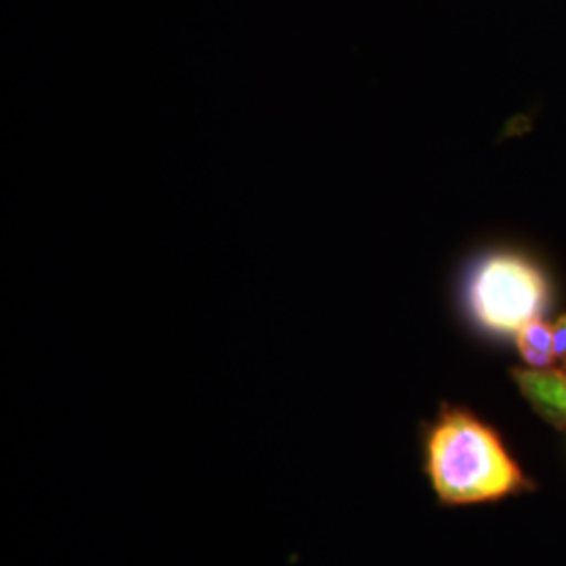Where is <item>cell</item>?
<instances>
[{
	"instance_id": "cell-4",
	"label": "cell",
	"mask_w": 566,
	"mask_h": 566,
	"mask_svg": "<svg viewBox=\"0 0 566 566\" xmlns=\"http://www.w3.org/2000/svg\"><path fill=\"white\" fill-rule=\"evenodd\" d=\"M516 340L526 364L535 369L552 367L556 359V350H554V329L549 325L535 319L516 334Z\"/></svg>"
},
{
	"instance_id": "cell-3",
	"label": "cell",
	"mask_w": 566,
	"mask_h": 566,
	"mask_svg": "<svg viewBox=\"0 0 566 566\" xmlns=\"http://www.w3.org/2000/svg\"><path fill=\"white\" fill-rule=\"evenodd\" d=\"M518 388L523 390L533 409L556 428L566 426V371L565 369H514Z\"/></svg>"
},
{
	"instance_id": "cell-5",
	"label": "cell",
	"mask_w": 566,
	"mask_h": 566,
	"mask_svg": "<svg viewBox=\"0 0 566 566\" xmlns=\"http://www.w3.org/2000/svg\"><path fill=\"white\" fill-rule=\"evenodd\" d=\"M554 329V350L556 359H560L566 369V315L558 319V324L552 327Z\"/></svg>"
},
{
	"instance_id": "cell-2",
	"label": "cell",
	"mask_w": 566,
	"mask_h": 566,
	"mask_svg": "<svg viewBox=\"0 0 566 566\" xmlns=\"http://www.w3.org/2000/svg\"><path fill=\"white\" fill-rule=\"evenodd\" d=\"M546 303L544 273L525 259L504 252L474 264L462 287L465 315L489 334H518L539 319Z\"/></svg>"
},
{
	"instance_id": "cell-1",
	"label": "cell",
	"mask_w": 566,
	"mask_h": 566,
	"mask_svg": "<svg viewBox=\"0 0 566 566\" xmlns=\"http://www.w3.org/2000/svg\"><path fill=\"white\" fill-rule=\"evenodd\" d=\"M422 465L441 506H476L528 489L500 434L455 405H443L422 428Z\"/></svg>"
}]
</instances>
